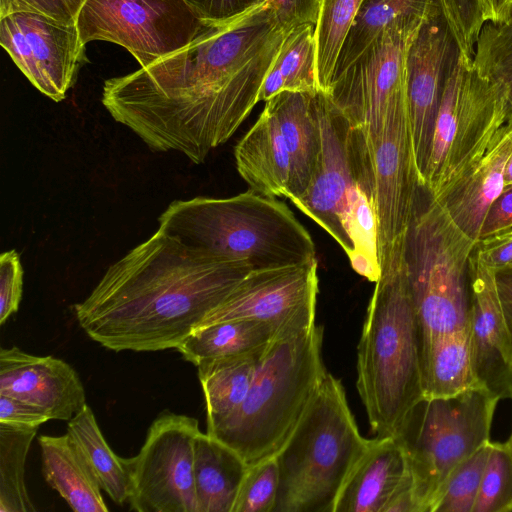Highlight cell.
<instances>
[{
  "instance_id": "cell-49",
  "label": "cell",
  "mask_w": 512,
  "mask_h": 512,
  "mask_svg": "<svg viewBox=\"0 0 512 512\" xmlns=\"http://www.w3.org/2000/svg\"><path fill=\"white\" fill-rule=\"evenodd\" d=\"M512 185V152L509 155L504 169V187Z\"/></svg>"
},
{
  "instance_id": "cell-33",
  "label": "cell",
  "mask_w": 512,
  "mask_h": 512,
  "mask_svg": "<svg viewBox=\"0 0 512 512\" xmlns=\"http://www.w3.org/2000/svg\"><path fill=\"white\" fill-rule=\"evenodd\" d=\"M38 428L0 423V512H32L25 484V462Z\"/></svg>"
},
{
  "instance_id": "cell-42",
  "label": "cell",
  "mask_w": 512,
  "mask_h": 512,
  "mask_svg": "<svg viewBox=\"0 0 512 512\" xmlns=\"http://www.w3.org/2000/svg\"><path fill=\"white\" fill-rule=\"evenodd\" d=\"M86 0H10L9 14L29 11L43 14L66 24H76L79 11Z\"/></svg>"
},
{
  "instance_id": "cell-41",
  "label": "cell",
  "mask_w": 512,
  "mask_h": 512,
  "mask_svg": "<svg viewBox=\"0 0 512 512\" xmlns=\"http://www.w3.org/2000/svg\"><path fill=\"white\" fill-rule=\"evenodd\" d=\"M200 19L207 24L234 20L262 6L268 0H186Z\"/></svg>"
},
{
  "instance_id": "cell-39",
  "label": "cell",
  "mask_w": 512,
  "mask_h": 512,
  "mask_svg": "<svg viewBox=\"0 0 512 512\" xmlns=\"http://www.w3.org/2000/svg\"><path fill=\"white\" fill-rule=\"evenodd\" d=\"M438 4L459 52L473 61L477 39L484 24L478 0H438Z\"/></svg>"
},
{
  "instance_id": "cell-7",
  "label": "cell",
  "mask_w": 512,
  "mask_h": 512,
  "mask_svg": "<svg viewBox=\"0 0 512 512\" xmlns=\"http://www.w3.org/2000/svg\"><path fill=\"white\" fill-rule=\"evenodd\" d=\"M425 193L423 201L419 192L405 247L420 354L436 339L469 327V259L477 243Z\"/></svg>"
},
{
  "instance_id": "cell-2",
  "label": "cell",
  "mask_w": 512,
  "mask_h": 512,
  "mask_svg": "<svg viewBox=\"0 0 512 512\" xmlns=\"http://www.w3.org/2000/svg\"><path fill=\"white\" fill-rule=\"evenodd\" d=\"M252 270L157 230L112 264L74 311L85 333L107 349L177 348Z\"/></svg>"
},
{
  "instance_id": "cell-14",
  "label": "cell",
  "mask_w": 512,
  "mask_h": 512,
  "mask_svg": "<svg viewBox=\"0 0 512 512\" xmlns=\"http://www.w3.org/2000/svg\"><path fill=\"white\" fill-rule=\"evenodd\" d=\"M317 296V259L252 270L198 327L249 319L271 324L281 335L302 332L316 324Z\"/></svg>"
},
{
  "instance_id": "cell-46",
  "label": "cell",
  "mask_w": 512,
  "mask_h": 512,
  "mask_svg": "<svg viewBox=\"0 0 512 512\" xmlns=\"http://www.w3.org/2000/svg\"><path fill=\"white\" fill-rule=\"evenodd\" d=\"M509 229H512V185L504 187L490 205L481 228L480 239Z\"/></svg>"
},
{
  "instance_id": "cell-50",
  "label": "cell",
  "mask_w": 512,
  "mask_h": 512,
  "mask_svg": "<svg viewBox=\"0 0 512 512\" xmlns=\"http://www.w3.org/2000/svg\"><path fill=\"white\" fill-rule=\"evenodd\" d=\"M483 2H484V0H478L480 11L482 10ZM481 15H482V13H481Z\"/></svg>"
},
{
  "instance_id": "cell-12",
  "label": "cell",
  "mask_w": 512,
  "mask_h": 512,
  "mask_svg": "<svg viewBox=\"0 0 512 512\" xmlns=\"http://www.w3.org/2000/svg\"><path fill=\"white\" fill-rule=\"evenodd\" d=\"M206 24L186 0H86L76 19L84 44L116 43L141 67L184 48Z\"/></svg>"
},
{
  "instance_id": "cell-45",
  "label": "cell",
  "mask_w": 512,
  "mask_h": 512,
  "mask_svg": "<svg viewBox=\"0 0 512 512\" xmlns=\"http://www.w3.org/2000/svg\"><path fill=\"white\" fill-rule=\"evenodd\" d=\"M281 24L291 30L302 24L315 25L319 0H270Z\"/></svg>"
},
{
  "instance_id": "cell-4",
  "label": "cell",
  "mask_w": 512,
  "mask_h": 512,
  "mask_svg": "<svg viewBox=\"0 0 512 512\" xmlns=\"http://www.w3.org/2000/svg\"><path fill=\"white\" fill-rule=\"evenodd\" d=\"M356 387L377 436H397L424 397L420 336L405 260L382 270L357 346Z\"/></svg>"
},
{
  "instance_id": "cell-25",
  "label": "cell",
  "mask_w": 512,
  "mask_h": 512,
  "mask_svg": "<svg viewBox=\"0 0 512 512\" xmlns=\"http://www.w3.org/2000/svg\"><path fill=\"white\" fill-rule=\"evenodd\" d=\"M248 468L235 450L200 432L194 444L198 512H232Z\"/></svg>"
},
{
  "instance_id": "cell-20",
  "label": "cell",
  "mask_w": 512,
  "mask_h": 512,
  "mask_svg": "<svg viewBox=\"0 0 512 512\" xmlns=\"http://www.w3.org/2000/svg\"><path fill=\"white\" fill-rule=\"evenodd\" d=\"M512 152V112L477 154L434 200L473 241L486 213L504 189V169Z\"/></svg>"
},
{
  "instance_id": "cell-17",
  "label": "cell",
  "mask_w": 512,
  "mask_h": 512,
  "mask_svg": "<svg viewBox=\"0 0 512 512\" xmlns=\"http://www.w3.org/2000/svg\"><path fill=\"white\" fill-rule=\"evenodd\" d=\"M458 54V46L441 13L423 22L407 51L409 115L421 187L445 80Z\"/></svg>"
},
{
  "instance_id": "cell-11",
  "label": "cell",
  "mask_w": 512,
  "mask_h": 512,
  "mask_svg": "<svg viewBox=\"0 0 512 512\" xmlns=\"http://www.w3.org/2000/svg\"><path fill=\"white\" fill-rule=\"evenodd\" d=\"M425 20L383 31L334 76L325 92L348 119L351 136L361 144L367 146L377 139L391 107L407 96V51Z\"/></svg>"
},
{
  "instance_id": "cell-13",
  "label": "cell",
  "mask_w": 512,
  "mask_h": 512,
  "mask_svg": "<svg viewBox=\"0 0 512 512\" xmlns=\"http://www.w3.org/2000/svg\"><path fill=\"white\" fill-rule=\"evenodd\" d=\"M195 418L165 410L139 453L128 459L129 503L138 512H198L194 482Z\"/></svg>"
},
{
  "instance_id": "cell-52",
  "label": "cell",
  "mask_w": 512,
  "mask_h": 512,
  "mask_svg": "<svg viewBox=\"0 0 512 512\" xmlns=\"http://www.w3.org/2000/svg\"><path fill=\"white\" fill-rule=\"evenodd\" d=\"M511 2H512V0H511Z\"/></svg>"
},
{
  "instance_id": "cell-15",
  "label": "cell",
  "mask_w": 512,
  "mask_h": 512,
  "mask_svg": "<svg viewBox=\"0 0 512 512\" xmlns=\"http://www.w3.org/2000/svg\"><path fill=\"white\" fill-rule=\"evenodd\" d=\"M320 148L310 183L292 204L323 228L349 257L354 244L348 227L350 198L356 181L350 153L351 125L330 97L314 94Z\"/></svg>"
},
{
  "instance_id": "cell-10",
  "label": "cell",
  "mask_w": 512,
  "mask_h": 512,
  "mask_svg": "<svg viewBox=\"0 0 512 512\" xmlns=\"http://www.w3.org/2000/svg\"><path fill=\"white\" fill-rule=\"evenodd\" d=\"M511 112L506 87L459 52L445 80L422 188L438 197Z\"/></svg>"
},
{
  "instance_id": "cell-1",
  "label": "cell",
  "mask_w": 512,
  "mask_h": 512,
  "mask_svg": "<svg viewBox=\"0 0 512 512\" xmlns=\"http://www.w3.org/2000/svg\"><path fill=\"white\" fill-rule=\"evenodd\" d=\"M289 31L270 0L229 22L206 24L184 48L106 80L102 104L151 150L201 164L259 102Z\"/></svg>"
},
{
  "instance_id": "cell-18",
  "label": "cell",
  "mask_w": 512,
  "mask_h": 512,
  "mask_svg": "<svg viewBox=\"0 0 512 512\" xmlns=\"http://www.w3.org/2000/svg\"><path fill=\"white\" fill-rule=\"evenodd\" d=\"M496 271L474 250L469 259L470 338L479 384L501 399H512V340L502 311Z\"/></svg>"
},
{
  "instance_id": "cell-28",
  "label": "cell",
  "mask_w": 512,
  "mask_h": 512,
  "mask_svg": "<svg viewBox=\"0 0 512 512\" xmlns=\"http://www.w3.org/2000/svg\"><path fill=\"white\" fill-rule=\"evenodd\" d=\"M438 13V0H364L339 55L334 76L349 67L391 26L425 20Z\"/></svg>"
},
{
  "instance_id": "cell-5",
  "label": "cell",
  "mask_w": 512,
  "mask_h": 512,
  "mask_svg": "<svg viewBox=\"0 0 512 512\" xmlns=\"http://www.w3.org/2000/svg\"><path fill=\"white\" fill-rule=\"evenodd\" d=\"M323 327L275 337L265 348L251 387L230 415L207 434L249 465L275 456L300 422L327 374Z\"/></svg>"
},
{
  "instance_id": "cell-44",
  "label": "cell",
  "mask_w": 512,
  "mask_h": 512,
  "mask_svg": "<svg viewBox=\"0 0 512 512\" xmlns=\"http://www.w3.org/2000/svg\"><path fill=\"white\" fill-rule=\"evenodd\" d=\"M475 250L495 271L512 266V229L481 238Z\"/></svg>"
},
{
  "instance_id": "cell-29",
  "label": "cell",
  "mask_w": 512,
  "mask_h": 512,
  "mask_svg": "<svg viewBox=\"0 0 512 512\" xmlns=\"http://www.w3.org/2000/svg\"><path fill=\"white\" fill-rule=\"evenodd\" d=\"M265 348L197 366L205 398L207 427L230 415L244 401Z\"/></svg>"
},
{
  "instance_id": "cell-19",
  "label": "cell",
  "mask_w": 512,
  "mask_h": 512,
  "mask_svg": "<svg viewBox=\"0 0 512 512\" xmlns=\"http://www.w3.org/2000/svg\"><path fill=\"white\" fill-rule=\"evenodd\" d=\"M0 394L40 407L49 419L69 421L87 405L83 384L72 366L15 346L0 350Z\"/></svg>"
},
{
  "instance_id": "cell-30",
  "label": "cell",
  "mask_w": 512,
  "mask_h": 512,
  "mask_svg": "<svg viewBox=\"0 0 512 512\" xmlns=\"http://www.w3.org/2000/svg\"><path fill=\"white\" fill-rule=\"evenodd\" d=\"M67 433L87 461L101 489L118 505L127 501L131 491L128 459L116 455L107 444L88 405L69 420Z\"/></svg>"
},
{
  "instance_id": "cell-8",
  "label": "cell",
  "mask_w": 512,
  "mask_h": 512,
  "mask_svg": "<svg viewBox=\"0 0 512 512\" xmlns=\"http://www.w3.org/2000/svg\"><path fill=\"white\" fill-rule=\"evenodd\" d=\"M499 398L482 386L451 397H423L398 435L418 512H435L455 469L490 442Z\"/></svg>"
},
{
  "instance_id": "cell-47",
  "label": "cell",
  "mask_w": 512,
  "mask_h": 512,
  "mask_svg": "<svg viewBox=\"0 0 512 512\" xmlns=\"http://www.w3.org/2000/svg\"><path fill=\"white\" fill-rule=\"evenodd\" d=\"M498 295L512 340V266L496 271Z\"/></svg>"
},
{
  "instance_id": "cell-3",
  "label": "cell",
  "mask_w": 512,
  "mask_h": 512,
  "mask_svg": "<svg viewBox=\"0 0 512 512\" xmlns=\"http://www.w3.org/2000/svg\"><path fill=\"white\" fill-rule=\"evenodd\" d=\"M158 231L206 255L245 261L253 270L316 260V247L289 207L253 190L228 198L172 202Z\"/></svg>"
},
{
  "instance_id": "cell-9",
  "label": "cell",
  "mask_w": 512,
  "mask_h": 512,
  "mask_svg": "<svg viewBox=\"0 0 512 512\" xmlns=\"http://www.w3.org/2000/svg\"><path fill=\"white\" fill-rule=\"evenodd\" d=\"M349 143L355 181L367 195L375 213L382 271L404 262L407 234L421 190L408 95L391 107L372 144H361L351 133Z\"/></svg>"
},
{
  "instance_id": "cell-31",
  "label": "cell",
  "mask_w": 512,
  "mask_h": 512,
  "mask_svg": "<svg viewBox=\"0 0 512 512\" xmlns=\"http://www.w3.org/2000/svg\"><path fill=\"white\" fill-rule=\"evenodd\" d=\"M318 90L314 25H298L287 33L264 79L259 101L266 102L283 91Z\"/></svg>"
},
{
  "instance_id": "cell-48",
  "label": "cell",
  "mask_w": 512,
  "mask_h": 512,
  "mask_svg": "<svg viewBox=\"0 0 512 512\" xmlns=\"http://www.w3.org/2000/svg\"><path fill=\"white\" fill-rule=\"evenodd\" d=\"M511 7V0H484L481 10L484 23L504 20L508 16Z\"/></svg>"
},
{
  "instance_id": "cell-34",
  "label": "cell",
  "mask_w": 512,
  "mask_h": 512,
  "mask_svg": "<svg viewBox=\"0 0 512 512\" xmlns=\"http://www.w3.org/2000/svg\"><path fill=\"white\" fill-rule=\"evenodd\" d=\"M348 227L355 248L348 257L351 266L356 273L376 283L381 275L376 217L367 195L358 184L350 198Z\"/></svg>"
},
{
  "instance_id": "cell-32",
  "label": "cell",
  "mask_w": 512,
  "mask_h": 512,
  "mask_svg": "<svg viewBox=\"0 0 512 512\" xmlns=\"http://www.w3.org/2000/svg\"><path fill=\"white\" fill-rule=\"evenodd\" d=\"M364 0H319L314 25L319 90L327 92L339 55Z\"/></svg>"
},
{
  "instance_id": "cell-16",
  "label": "cell",
  "mask_w": 512,
  "mask_h": 512,
  "mask_svg": "<svg viewBox=\"0 0 512 512\" xmlns=\"http://www.w3.org/2000/svg\"><path fill=\"white\" fill-rule=\"evenodd\" d=\"M0 43L30 83L59 102L73 85L84 57L76 24L16 11L0 18Z\"/></svg>"
},
{
  "instance_id": "cell-23",
  "label": "cell",
  "mask_w": 512,
  "mask_h": 512,
  "mask_svg": "<svg viewBox=\"0 0 512 512\" xmlns=\"http://www.w3.org/2000/svg\"><path fill=\"white\" fill-rule=\"evenodd\" d=\"M315 93L283 91L266 105L273 111L285 145L290 165V201L307 189L313 174L320 148V133Z\"/></svg>"
},
{
  "instance_id": "cell-36",
  "label": "cell",
  "mask_w": 512,
  "mask_h": 512,
  "mask_svg": "<svg viewBox=\"0 0 512 512\" xmlns=\"http://www.w3.org/2000/svg\"><path fill=\"white\" fill-rule=\"evenodd\" d=\"M512 511V439L491 442L472 512Z\"/></svg>"
},
{
  "instance_id": "cell-26",
  "label": "cell",
  "mask_w": 512,
  "mask_h": 512,
  "mask_svg": "<svg viewBox=\"0 0 512 512\" xmlns=\"http://www.w3.org/2000/svg\"><path fill=\"white\" fill-rule=\"evenodd\" d=\"M421 371L427 398L451 397L481 386L474 371L470 328L436 339L421 354Z\"/></svg>"
},
{
  "instance_id": "cell-40",
  "label": "cell",
  "mask_w": 512,
  "mask_h": 512,
  "mask_svg": "<svg viewBox=\"0 0 512 512\" xmlns=\"http://www.w3.org/2000/svg\"><path fill=\"white\" fill-rule=\"evenodd\" d=\"M23 290V268L15 250L0 257V324L17 312Z\"/></svg>"
},
{
  "instance_id": "cell-35",
  "label": "cell",
  "mask_w": 512,
  "mask_h": 512,
  "mask_svg": "<svg viewBox=\"0 0 512 512\" xmlns=\"http://www.w3.org/2000/svg\"><path fill=\"white\" fill-rule=\"evenodd\" d=\"M473 63L483 76L506 87L512 107V8L504 20L483 24Z\"/></svg>"
},
{
  "instance_id": "cell-37",
  "label": "cell",
  "mask_w": 512,
  "mask_h": 512,
  "mask_svg": "<svg viewBox=\"0 0 512 512\" xmlns=\"http://www.w3.org/2000/svg\"><path fill=\"white\" fill-rule=\"evenodd\" d=\"M491 441L464 460L450 476L435 512H472Z\"/></svg>"
},
{
  "instance_id": "cell-22",
  "label": "cell",
  "mask_w": 512,
  "mask_h": 512,
  "mask_svg": "<svg viewBox=\"0 0 512 512\" xmlns=\"http://www.w3.org/2000/svg\"><path fill=\"white\" fill-rule=\"evenodd\" d=\"M239 175L249 189L271 197L288 198L290 157L277 119L268 105L234 150Z\"/></svg>"
},
{
  "instance_id": "cell-6",
  "label": "cell",
  "mask_w": 512,
  "mask_h": 512,
  "mask_svg": "<svg viewBox=\"0 0 512 512\" xmlns=\"http://www.w3.org/2000/svg\"><path fill=\"white\" fill-rule=\"evenodd\" d=\"M370 442L360 433L342 381L327 372L275 455L280 484L273 512H333L346 479Z\"/></svg>"
},
{
  "instance_id": "cell-38",
  "label": "cell",
  "mask_w": 512,
  "mask_h": 512,
  "mask_svg": "<svg viewBox=\"0 0 512 512\" xmlns=\"http://www.w3.org/2000/svg\"><path fill=\"white\" fill-rule=\"evenodd\" d=\"M280 484L276 456L249 466L232 512H273Z\"/></svg>"
},
{
  "instance_id": "cell-21",
  "label": "cell",
  "mask_w": 512,
  "mask_h": 512,
  "mask_svg": "<svg viewBox=\"0 0 512 512\" xmlns=\"http://www.w3.org/2000/svg\"><path fill=\"white\" fill-rule=\"evenodd\" d=\"M412 482L405 451L395 436H375L346 479L333 512H384Z\"/></svg>"
},
{
  "instance_id": "cell-43",
  "label": "cell",
  "mask_w": 512,
  "mask_h": 512,
  "mask_svg": "<svg viewBox=\"0 0 512 512\" xmlns=\"http://www.w3.org/2000/svg\"><path fill=\"white\" fill-rule=\"evenodd\" d=\"M50 420L46 412L29 402L0 394V423L13 427L38 428Z\"/></svg>"
},
{
  "instance_id": "cell-51",
  "label": "cell",
  "mask_w": 512,
  "mask_h": 512,
  "mask_svg": "<svg viewBox=\"0 0 512 512\" xmlns=\"http://www.w3.org/2000/svg\"><path fill=\"white\" fill-rule=\"evenodd\" d=\"M510 437H511V439H512V434H511V436H510Z\"/></svg>"
},
{
  "instance_id": "cell-24",
  "label": "cell",
  "mask_w": 512,
  "mask_h": 512,
  "mask_svg": "<svg viewBox=\"0 0 512 512\" xmlns=\"http://www.w3.org/2000/svg\"><path fill=\"white\" fill-rule=\"evenodd\" d=\"M38 442L43 476L70 508L76 512H107L101 487L70 435H42Z\"/></svg>"
},
{
  "instance_id": "cell-27",
  "label": "cell",
  "mask_w": 512,
  "mask_h": 512,
  "mask_svg": "<svg viewBox=\"0 0 512 512\" xmlns=\"http://www.w3.org/2000/svg\"><path fill=\"white\" fill-rule=\"evenodd\" d=\"M279 335L271 324L234 319L194 329L176 349L197 367L206 361L261 349Z\"/></svg>"
}]
</instances>
